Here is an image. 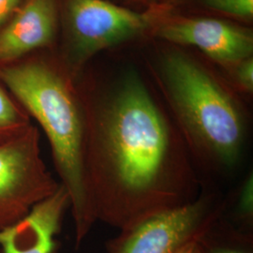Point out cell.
Segmentation results:
<instances>
[{
	"instance_id": "2e32d148",
	"label": "cell",
	"mask_w": 253,
	"mask_h": 253,
	"mask_svg": "<svg viewBox=\"0 0 253 253\" xmlns=\"http://www.w3.org/2000/svg\"><path fill=\"white\" fill-rule=\"evenodd\" d=\"M177 253H202V249L198 241H193L190 244L186 245Z\"/></svg>"
},
{
	"instance_id": "9c48e42d",
	"label": "cell",
	"mask_w": 253,
	"mask_h": 253,
	"mask_svg": "<svg viewBox=\"0 0 253 253\" xmlns=\"http://www.w3.org/2000/svg\"><path fill=\"white\" fill-rule=\"evenodd\" d=\"M57 22L56 0H25L0 29V66L18 62L37 49L50 45Z\"/></svg>"
},
{
	"instance_id": "277c9868",
	"label": "cell",
	"mask_w": 253,
	"mask_h": 253,
	"mask_svg": "<svg viewBox=\"0 0 253 253\" xmlns=\"http://www.w3.org/2000/svg\"><path fill=\"white\" fill-rule=\"evenodd\" d=\"M232 196L207 184L187 205L146 217L106 242L108 253H177L198 241L225 214Z\"/></svg>"
},
{
	"instance_id": "9a60e30c",
	"label": "cell",
	"mask_w": 253,
	"mask_h": 253,
	"mask_svg": "<svg viewBox=\"0 0 253 253\" xmlns=\"http://www.w3.org/2000/svg\"><path fill=\"white\" fill-rule=\"evenodd\" d=\"M24 2L25 0H0V29L16 13Z\"/></svg>"
},
{
	"instance_id": "5bb4252c",
	"label": "cell",
	"mask_w": 253,
	"mask_h": 253,
	"mask_svg": "<svg viewBox=\"0 0 253 253\" xmlns=\"http://www.w3.org/2000/svg\"><path fill=\"white\" fill-rule=\"evenodd\" d=\"M234 79L237 87L246 93L253 91V59L246 58L234 67Z\"/></svg>"
},
{
	"instance_id": "5b68a950",
	"label": "cell",
	"mask_w": 253,
	"mask_h": 253,
	"mask_svg": "<svg viewBox=\"0 0 253 253\" xmlns=\"http://www.w3.org/2000/svg\"><path fill=\"white\" fill-rule=\"evenodd\" d=\"M59 186L42 159L35 125L0 144V230L27 216Z\"/></svg>"
},
{
	"instance_id": "4fadbf2b",
	"label": "cell",
	"mask_w": 253,
	"mask_h": 253,
	"mask_svg": "<svg viewBox=\"0 0 253 253\" xmlns=\"http://www.w3.org/2000/svg\"><path fill=\"white\" fill-rule=\"evenodd\" d=\"M208 8L242 19L253 16V0H204Z\"/></svg>"
},
{
	"instance_id": "52a82bcc",
	"label": "cell",
	"mask_w": 253,
	"mask_h": 253,
	"mask_svg": "<svg viewBox=\"0 0 253 253\" xmlns=\"http://www.w3.org/2000/svg\"><path fill=\"white\" fill-rule=\"evenodd\" d=\"M158 37L172 43L197 47L212 60L229 67L252 57L253 52V34L249 30L217 19L168 23L159 28Z\"/></svg>"
},
{
	"instance_id": "7a4b0ae2",
	"label": "cell",
	"mask_w": 253,
	"mask_h": 253,
	"mask_svg": "<svg viewBox=\"0 0 253 253\" xmlns=\"http://www.w3.org/2000/svg\"><path fill=\"white\" fill-rule=\"evenodd\" d=\"M66 67L42 59L0 66V83L45 133L59 184L70 198L79 247L97 222L87 172L84 103Z\"/></svg>"
},
{
	"instance_id": "6da1fadb",
	"label": "cell",
	"mask_w": 253,
	"mask_h": 253,
	"mask_svg": "<svg viewBox=\"0 0 253 253\" xmlns=\"http://www.w3.org/2000/svg\"><path fill=\"white\" fill-rule=\"evenodd\" d=\"M83 100L97 221L121 231L199 196L207 183L173 119L137 71L120 74L95 101Z\"/></svg>"
},
{
	"instance_id": "7c38bea8",
	"label": "cell",
	"mask_w": 253,
	"mask_h": 253,
	"mask_svg": "<svg viewBox=\"0 0 253 253\" xmlns=\"http://www.w3.org/2000/svg\"><path fill=\"white\" fill-rule=\"evenodd\" d=\"M253 174L249 175L245 180L241 189L236 194L237 205L235 216L240 223L239 228L243 231L250 232L253 225Z\"/></svg>"
},
{
	"instance_id": "8992f818",
	"label": "cell",
	"mask_w": 253,
	"mask_h": 253,
	"mask_svg": "<svg viewBox=\"0 0 253 253\" xmlns=\"http://www.w3.org/2000/svg\"><path fill=\"white\" fill-rule=\"evenodd\" d=\"M66 17L71 51L66 68L76 78L93 54L145 32L155 14L138 12L105 0H68Z\"/></svg>"
},
{
	"instance_id": "30bf717a",
	"label": "cell",
	"mask_w": 253,
	"mask_h": 253,
	"mask_svg": "<svg viewBox=\"0 0 253 253\" xmlns=\"http://www.w3.org/2000/svg\"><path fill=\"white\" fill-rule=\"evenodd\" d=\"M199 244L202 253H253V234L228 225L221 217Z\"/></svg>"
},
{
	"instance_id": "3957f363",
	"label": "cell",
	"mask_w": 253,
	"mask_h": 253,
	"mask_svg": "<svg viewBox=\"0 0 253 253\" xmlns=\"http://www.w3.org/2000/svg\"><path fill=\"white\" fill-rule=\"evenodd\" d=\"M158 79L205 182L234 173L242 165L250 129L233 93L186 54H167Z\"/></svg>"
},
{
	"instance_id": "ba28073f",
	"label": "cell",
	"mask_w": 253,
	"mask_h": 253,
	"mask_svg": "<svg viewBox=\"0 0 253 253\" xmlns=\"http://www.w3.org/2000/svg\"><path fill=\"white\" fill-rule=\"evenodd\" d=\"M70 198L60 185L53 195L37 204L27 216L0 230V253H53Z\"/></svg>"
},
{
	"instance_id": "8fae6325",
	"label": "cell",
	"mask_w": 253,
	"mask_h": 253,
	"mask_svg": "<svg viewBox=\"0 0 253 253\" xmlns=\"http://www.w3.org/2000/svg\"><path fill=\"white\" fill-rule=\"evenodd\" d=\"M32 124L26 110L0 83V144L21 134Z\"/></svg>"
},
{
	"instance_id": "e0dca14e",
	"label": "cell",
	"mask_w": 253,
	"mask_h": 253,
	"mask_svg": "<svg viewBox=\"0 0 253 253\" xmlns=\"http://www.w3.org/2000/svg\"><path fill=\"white\" fill-rule=\"evenodd\" d=\"M58 253V251H57V250H56V251H54V253Z\"/></svg>"
}]
</instances>
